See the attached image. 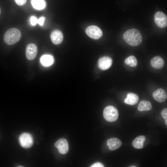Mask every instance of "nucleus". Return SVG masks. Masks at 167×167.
<instances>
[{
    "instance_id": "f3484780",
    "label": "nucleus",
    "mask_w": 167,
    "mask_h": 167,
    "mask_svg": "<svg viewBox=\"0 0 167 167\" xmlns=\"http://www.w3.org/2000/svg\"><path fill=\"white\" fill-rule=\"evenodd\" d=\"M54 58L51 55L46 54L42 56L41 58L40 61L43 66H49L54 62Z\"/></svg>"
},
{
    "instance_id": "412c9836",
    "label": "nucleus",
    "mask_w": 167,
    "mask_h": 167,
    "mask_svg": "<svg viewBox=\"0 0 167 167\" xmlns=\"http://www.w3.org/2000/svg\"><path fill=\"white\" fill-rule=\"evenodd\" d=\"M31 23L32 25H35L38 23V19L35 16H32L30 19Z\"/></svg>"
},
{
    "instance_id": "39448f33",
    "label": "nucleus",
    "mask_w": 167,
    "mask_h": 167,
    "mask_svg": "<svg viewBox=\"0 0 167 167\" xmlns=\"http://www.w3.org/2000/svg\"><path fill=\"white\" fill-rule=\"evenodd\" d=\"M85 32L89 37L94 39H99L103 35L101 30L98 27L94 25L88 27L86 29Z\"/></svg>"
},
{
    "instance_id": "393cba45",
    "label": "nucleus",
    "mask_w": 167,
    "mask_h": 167,
    "mask_svg": "<svg viewBox=\"0 0 167 167\" xmlns=\"http://www.w3.org/2000/svg\"><path fill=\"white\" fill-rule=\"evenodd\" d=\"M130 167H135L136 166H131Z\"/></svg>"
},
{
    "instance_id": "9d476101",
    "label": "nucleus",
    "mask_w": 167,
    "mask_h": 167,
    "mask_svg": "<svg viewBox=\"0 0 167 167\" xmlns=\"http://www.w3.org/2000/svg\"><path fill=\"white\" fill-rule=\"evenodd\" d=\"M153 98L160 103L164 102L167 98V94L163 88H159L154 91L152 93Z\"/></svg>"
},
{
    "instance_id": "a211bd4d",
    "label": "nucleus",
    "mask_w": 167,
    "mask_h": 167,
    "mask_svg": "<svg viewBox=\"0 0 167 167\" xmlns=\"http://www.w3.org/2000/svg\"><path fill=\"white\" fill-rule=\"evenodd\" d=\"M31 2L33 7L37 10L43 9L46 6L44 0H31Z\"/></svg>"
},
{
    "instance_id": "7ed1b4c3",
    "label": "nucleus",
    "mask_w": 167,
    "mask_h": 167,
    "mask_svg": "<svg viewBox=\"0 0 167 167\" xmlns=\"http://www.w3.org/2000/svg\"><path fill=\"white\" fill-rule=\"evenodd\" d=\"M103 116L108 122H112L116 121L118 117V112L114 107L109 105L106 107L103 111Z\"/></svg>"
},
{
    "instance_id": "f03ea898",
    "label": "nucleus",
    "mask_w": 167,
    "mask_h": 167,
    "mask_svg": "<svg viewBox=\"0 0 167 167\" xmlns=\"http://www.w3.org/2000/svg\"><path fill=\"white\" fill-rule=\"evenodd\" d=\"M21 35V32L18 29L15 28L9 29L4 35V41L8 45H13L20 40Z\"/></svg>"
},
{
    "instance_id": "20e7f679",
    "label": "nucleus",
    "mask_w": 167,
    "mask_h": 167,
    "mask_svg": "<svg viewBox=\"0 0 167 167\" xmlns=\"http://www.w3.org/2000/svg\"><path fill=\"white\" fill-rule=\"evenodd\" d=\"M19 141L21 146L24 148H28L33 145V140L32 135L27 133L21 134L19 137Z\"/></svg>"
},
{
    "instance_id": "a878e982",
    "label": "nucleus",
    "mask_w": 167,
    "mask_h": 167,
    "mask_svg": "<svg viewBox=\"0 0 167 167\" xmlns=\"http://www.w3.org/2000/svg\"><path fill=\"white\" fill-rule=\"evenodd\" d=\"M0 13H1V9H0Z\"/></svg>"
},
{
    "instance_id": "4468645a",
    "label": "nucleus",
    "mask_w": 167,
    "mask_h": 167,
    "mask_svg": "<svg viewBox=\"0 0 167 167\" xmlns=\"http://www.w3.org/2000/svg\"><path fill=\"white\" fill-rule=\"evenodd\" d=\"M139 100V97L136 94L130 92L127 94V97L124 101L127 104L134 105L138 103Z\"/></svg>"
},
{
    "instance_id": "4be33fe9",
    "label": "nucleus",
    "mask_w": 167,
    "mask_h": 167,
    "mask_svg": "<svg viewBox=\"0 0 167 167\" xmlns=\"http://www.w3.org/2000/svg\"><path fill=\"white\" fill-rule=\"evenodd\" d=\"M15 3L18 5L22 6L26 2L27 0H14Z\"/></svg>"
},
{
    "instance_id": "6e6552de",
    "label": "nucleus",
    "mask_w": 167,
    "mask_h": 167,
    "mask_svg": "<svg viewBox=\"0 0 167 167\" xmlns=\"http://www.w3.org/2000/svg\"><path fill=\"white\" fill-rule=\"evenodd\" d=\"M37 52L36 45L33 43L28 44L26 49V55L29 60H33L36 57Z\"/></svg>"
},
{
    "instance_id": "423d86ee",
    "label": "nucleus",
    "mask_w": 167,
    "mask_h": 167,
    "mask_svg": "<svg viewBox=\"0 0 167 167\" xmlns=\"http://www.w3.org/2000/svg\"><path fill=\"white\" fill-rule=\"evenodd\" d=\"M154 20L156 24L161 28L165 27L167 25V16L163 12L158 11L154 16Z\"/></svg>"
},
{
    "instance_id": "ddd939ff",
    "label": "nucleus",
    "mask_w": 167,
    "mask_h": 167,
    "mask_svg": "<svg viewBox=\"0 0 167 167\" xmlns=\"http://www.w3.org/2000/svg\"><path fill=\"white\" fill-rule=\"evenodd\" d=\"M151 64L154 68L160 69L162 68L164 64V62L163 59L159 56L153 57L151 60Z\"/></svg>"
},
{
    "instance_id": "b1692460",
    "label": "nucleus",
    "mask_w": 167,
    "mask_h": 167,
    "mask_svg": "<svg viewBox=\"0 0 167 167\" xmlns=\"http://www.w3.org/2000/svg\"><path fill=\"white\" fill-rule=\"evenodd\" d=\"M45 20V18L44 17H42L38 19V23L41 26H42L43 25Z\"/></svg>"
},
{
    "instance_id": "6ab92c4d",
    "label": "nucleus",
    "mask_w": 167,
    "mask_h": 167,
    "mask_svg": "<svg viewBox=\"0 0 167 167\" xmlns=\"http://www.w3.org/2000/svg\"><path fill=\"white\" fill-rule=\"evenodd\" d=\"M125 64L132 67L136 66L138 64V62L135 57L133 55L130 56L127 58L124 61Z\"/></svg>"
},
{
    "instance_id": "f8f14e48",
    "label": "nucleus",
    "mask_w": 167,
    "mask_h": 167,
    "mask_svg": "<svg viewBox=\"0 0 167 167\" xmlns=\"http://www.w3.org/2000/svg\"><path fill=\"white\" fill-rule=\"evenodd\" d=\"M50 38L53 43L55 45H58L62 42L63 40V35L60 30H55L51 32Z\"/></svg>"
},
{
    "instance_id": "1a4fd4ad",
    "label": "nucleus",
    "mask_w": 167,
    "mask_h": 167,
    "mask_svg": "<svg viewBox=\"0 0 167 167\" xmlns=\"http://www.w3.org/2000/svg\"><path fill=\"white\" fill-rule=\"evenodd\" d=\"M113 61L110 57L104 56L100 58L98 61V66L101 70H105L109 69L112 66Z\"/></svg>"
},
{
    "instance_id": "0eeeda50",
    "label": "nucleus",
    "mask_w": 167,
    "mask_h": 167,
    "mask_svg": "<svg viewBox=\"0 0 167 167\" xmlns=\"http://www.w3.org/2000/svg\"><path fill=\"white\" fill-rule=\"evenodd\" d=\"M55 147L58 152L62 154H65L69 150V145L66 139L64 138L60 139L55 143Z\"/></svg>"
},
{
    "instance_id": "aec40b11",
    "label": "nucleus",
    "mask_w": 167,
    "mask_h": 167,
    "mask_svg": "<svg viewBox=\"0 0 167 167\" xmlns=\"http://www.w3.org/2000/svg\"><path fill=\"white\" fill-rule=\"evenodd\" d=\"M161 114L162 118L165 121V123L167 126V109L165 108L162 111Z\"/></svg>"
},
{
    "instance_id": "2eb2a0df",
    "label": "nucleus",
    "mask_w": 167,
    "mask_h": 167,
    "mask_svg": "<svg viewBox=\"0 0 167 167\" xmlns=\"http://www.w3.org/2000/svg\"><path fill=\"white\" fill-rule=\"evenodd\" d=\"M146 138L143 135H140L136 137L133 141L132 144L133 147L136 149H141L143 148L144 143Z\"/></svg>"
},
{
    "instance_id": "dca6fc26",
    "label": "nucleus",
    "mask_w": 167,
    "mask_h": 167,
    "mask_svg": "<svg viewBox=\"0 0 167 167\" xmlns=\"http://www.w3.org/2000/svg\"><path fill=\"white\" fill-rule=\"evenodd\" d=\"M152 108L151 103L144 100L141 101L137 107L138 110L140 112L150 110Z\"/></svg>"
},
{
    "instance_id": "5701e85b",
    "label": "nucleus",
    "mask_w": 167,
    "mask_h": 167,
    "mask_svg": "<svg viewBox=\"0 0 167 167\" xmlns=\"http://www.w3.org/2000/svg\"><path fill=\"white\" fill-rule=\"evenodd\" d=\"M104 165L101 162H97L92 164L91 167H104Z\"/></svg>"
},
{
    "instance_id": "f257e3e1",
    "label": "nucleus",
    "mask_w": 167,
    "mask_h": 167,
    "mask_svg": "<svg viewBox=\"0 0 167 167\" xmlns=\"http://www.w3.org/2000/svg\"><path fill=\"white\" fill-rule=\"evenodd\" d=\"M123 38L128 45L132 46L139 45L142 41L140 32L135 28L131 29L126 31L123 34Z\"/></svg>"
},
{
    "instance_id": "9b49d317",
    "label": "nucleus",
    "mask_w": 167,
    "mask_h": 167,
    "mask_svg": "<svg viewBox=\"0 0 167 167\" xmlns=\"http://www.w3.org/2000/svg\"><path fill=\"white\" fill-rule=\"evenodd\" d=\"M106 144L110 150L114 151L121 146L122 142L118 139L116 138H113L107 140Z\"/></svg>"
}]
</instances>
